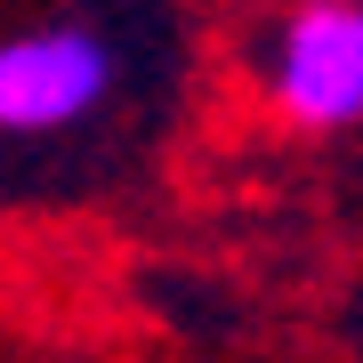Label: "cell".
Masks as SVG:
<instances>
[{
  "mask_svg": "<svg viewBox=\"0 0 363 363\" xmlns=\"http://www.w3.org/2000/svg\"><path fill=\"white\" fill-rule=\"evenodd\" d=\"M267 113L298 138H339L363 121V0H291L250 49Z\"/></svg>",
  "mask_w": 363,
  "mask_h": 363,
  "instance_id": "obj_1",
  "label": "cell"
},
{
  "mask_svg": "<svg viewBox=\"0 0 363 363\" xmlns=\"http://www.w3.org/2000/svg\"><path fill=\"white\" fill-rule=\"evenodd\" d=\"M121 89V57L97 25H33L0 40V138H65Z\"/></svg>",
  "mask_w": 363,
  "mask_h": 363,
  "instance_id": "obj_2",
  "label": "cell"
}]
</instances>
